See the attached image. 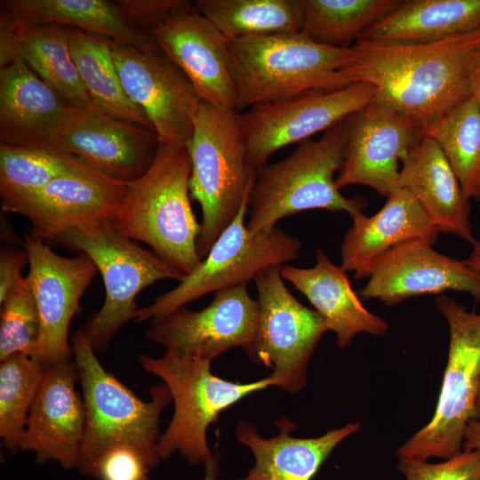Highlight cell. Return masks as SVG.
<instances>
[{
	"mask_svg": "<svg viewBox=\"0 0 480 480\" xmlns=\"http://www.w3.org/2000/svg\"><path fill=\"white\" fill-rule=\"evenodd\" d=\"M341 75L374 89L372 102L411 119L423 132L470 98V76L480 52V28L425 44L357 40Z\"/></svg>",
	"mask_w": 480,
	"mask_h": 480,
	"instance_id": "cell-1",
	"label": "cell"
},
{
	"mask_svg": "<svg viewBox=\"0 0 480 480\" xmlns=\"http://www.w3.org/2000/svg\"><path fill=\"white\" fill-rule=\"evenodd\" d=\"M190 173L187 148L160 144L149 169L127 184L113 223L124 236L148 244L184 275L202 261L197 251L201 224L190 203Z\"/></svg>",
	"mask_w": 480,
	"mask_h": 480,
	"instance_id": "cell-2",
	"label": "cell"
},
{
	"mask_svg": "<svg viewBox=\"0 0 480 480\" xmlns=\"http://www.w3.org/2000/svg\"><path fill=\"white\" fill-rule=\"evenodd\" d=\"M71 346L85 410L80 474L92 476L102 454L120 445L139 451L156 468L161 459L159 419L172 401L167 387L152 388L150 400L143 401L101 365L82 329L72 336Z\"/></svg>",
	"mask_w": 480,
	"mask_h": 480,
	"instance_id": "cell-3",
	"label": "cell"
},
{
	"mask_svg": "<svg viewBox=\"0 0 480 480\" xmlns=\"http://www.w3.org/2000/svg\"><path fill=\"white\" fill-rule=\"evenodd\" d=\"M348 117L318 140H308L285 158L256 172L246 228L252 235L274 228L282 219L309 210L363 212L367 201L346 197L335 185L345 153Z\"/></svg>",
	"mask_w": 480,
	"mask_h": 480,
	"instance_id": "cell-4",
	"label": "cell"
},
{
	"mask_svg": "<svg viewBox=\"0 0 480 480\" xmlns=\"http://www.w3.org/2000/svg\"><path fill=\"white\" fill-rule=\"evenodd\" d=\"M186 148L191 163L190 197L202 212L197 251L203 260L238 214L256 171L248 163L243 116L237 109L201 101Z\"/></svg>",
	"mask_w": 480,
	"mask_h": 480,
	"instance_id": "cell-5",
	"label": "cell"
},
{
	"mask_svg": "<svg viewBox=\"0 0 480 480\" xmlns=\"http://www.w3.org/2000/svg\"><path fill=\"white\" fill-rule=\"evenodd\" d=\"M229 55L239 112L309 91L348 85L341 71L351 49L321 45L300 32L232 41Z\"/></svg>",
	"mask_w": 480,
	"mask_h": 480,
	"instance_id": "cell-6",
	"label": "cell"
},
{
	"mask_svg": "<svg viewBox=\"0 0 480 480\" xmlns=\"http://www.w3.org/2000/svg\"><path fill=\"white\" fill-rule=\"evenodd\" d=\"M139 361L146 372L165 383L174 403L171 422L158 440L160 458L178 452L193 465L206 466L213 459L206 431L224 410L275 385L271 375L250 383L223 380L212 372V362L199 356L165 351L158 358L140 355Z\"/></svg>",
	"mask_w": 480,
	"mask_h": 480,
	"instance_id": "cell-7",
	"label": "cell"
},
{
	"mask_svg": "<svg viewBox=\"0 0 480 480\" xmlns=\"http://www.w3.org/2000/svg\"><path fill=\"white\" fill-rule=\"evenodd\" d=\"M86 254L101 274L105 300L81 328L95 351L106 348L120 328L135 320L138 294L159 280L180 281L185 275L153 251L120 233L113 223L75 228L59 239Z\"/></svg>",
	"mask_w": 480,
	"mask_h": 480,
	"instance_id": "cell-8",
	"label": "cell"
},
{
	"mask_svg": "<svg viewBox=\"0 0 480 480\" xmlns=\"http://www.w3.org/2000/svg\"><path fill=\"white\" fill-rule=\"evenodd\" d=\"M436 306L450 331L443 384L434 416L396 451L399 460L450 459L461 452L467 423L480 420L476 405L480 383V315L444 295L436 298Z\"/></svg>",
	"mask_w": 480,
	"mask_h": 480,
	"instance_id": "cell-9",
	"label": "cell"
},
{
	"mask_svg": "<svg viewBox=\"0 0 480 480\" xmlns=\"http://www.w3.org/2000/svg\"><path fill=\"white\" fill-rule=\"evenodd\" d=\"M250 195L230 225L220 235L200 264L169 292L139 308L135 321L158 322L192 300L210 292L247 284L263 269L284 266L298 258L301 243L284 229L252 235L245 216Z\"/></svg>",
	"mask_w": 480,
	"mask_h": 480,
	"instance_id": "cell-10",
	"label": "cell"
},
{
	"mask_svg": "<svg viewBox=\"0 0 480 480\" xmlns=\"http://www.w3.org/2000/svg\"><path fill=\"white\" fill-rule=\"evenodd\" d=\"M281 267L265 268L253 279L259 322L244 350L252 362L273 368L274 386L296 393L305 387L308 363L328 330L319 313L302 305L288 290Z\"/></svg>",
	"mask_w": 480,
	"mask_h": 480,
	"instance_id": "cell-11",
	"label": "cell"
},
{
	"mask_svg": "<svg viewBox=\"0 0 480 480\" xmlns=\"http://www.w3.org/2000/svg\"><path fill=\"white\" fill-rule=\"evenodd\" d=\"M374 89L356 82L345 87L315 90L242 114L247 159L256 171L278 149L301 143L357 112L373 100Z\"/></svg>",
	"mask_w": 480,
	"mask_h": 480,
	"instance_id": "cell-12",
	"label": "cell"
},
{
	"mask_svg": "<svg viewBox=\"0 0 480 480\" xmlns=\"http://www.w3.org/2000/svg\"><path fill=\"white\" fill-rule=\"evenodd\" d=\"M108 43L127 96L150 121L160 144L186 148L202 101L189 79L161 50Z\"/></svg>",
	"mask_w": 480,
	"mask_h": 480,
	"instance_id": "cell-13",
	"label": "cell"
},
{
	"mask_svg": "<svg viewBox=\"0 0 480 480\" xmlns=\"http://www.w3.org/2000/svg\"><path fill=\"white\" fill-rule=\"evenodd\" d=\"M127 184L97 170L58 178L22 197L2 203L4 212L25 217L29 235L44 242L59 240L72 229L114 223Z\"/></svg>",
	"mask_w": 480,
	"mask_h": 480,
	"instance_id": "cell-14",
	"label": "cell"
},
{
	"mask_svg": "<svg viewBox=\"0 0 480 480\" xmlns=\"http://www.w3.org/2000/svg\"><path fill=\"white\" fill-rule=\"evenodd\" d=\"M28 256L26 276L33 290L41 320V333L35 358L48 365L72 358L69 325L78 312L80 300L99 272L86 254L64 257L45 242L24 234Z\"/></svg>",
	"mask_w": 480,
	"mask_h": 480,
	"instance_id": "cell-15",
	"label": "cell"
},
{
	"mask_svg": "<svg viewBox=\"0 0 480 480\" xmlns=\"http://www.w3.org/2000/svg\"><path fill=\"white\" fill-rule=\"evenodd\" d=\"M259 322V304L247 284L215 292L201 310L185 307L151 324L147 340L179 356H194L212 362L235 348L245 349L254 338Z\"/></svg>",
	"mask_w": 480,
	"mask_h": 480,
	"instance_id": "cell-16",
	"label": "cell"
},
{
	"mask_svg": "<svg viewBox=\"0 0 480 480\" xmlns=\"http://www.w3.org/2000/svg\"><path fill=\"white\" fill-rule=\"evenodd\" d=\"M432 245L426 239L403 243L356 272V279H368L358 296L393 306L416 296L455 291L470 294L479 303L480 273Z\"/></svg>",
	"mask_w": 480,
	"mask_h": 480,
	"instance_id": "cell-17",
	"label": "cell"
},
{
	"mask_svg": "<svg viewBox=\"0 0 480 480\" xmlns=\"http://www.w3.org/2000/svg\"><path fill=\"white\" fill-rule=\"evenodd\" d=\"M344 158L336 176L339 190L364 185L387 197L399 188L402 162L423 137L405 116L371 102L349 116Z\"/></svg>",
	"mask_w": 480,
	"mask_h": 480,
	"instance_id": "cell-18",
	"label": "cell"
},
{
	"mask_svg": "<svg viewBox=\"0 0 480 480\" xmlns=\"http://www.w3.org/2000/svg\"><path fill=\"white\" fill-rule=\"evenodd\" d=\"M151 36L187 76L202 101L237 109L229 43L194 3L187 1L173 11L152 29Z\"/></svg>",
	"mask_w": 480,
	"mask_h": 480,
	"instance_id": "cell-19",
	"label": "cell"
},
{
	"mask_svg": "<svg viewBox=\"0 0 480 480\" xmlns=\"http://www.w3.org/2000/svg\"><path fill=\"white\" fill-rule=\"evenodd\" d=\"M160 142L155 131L100 111L73 108L58 146L99 172L124 183L141 177L153 164Z\"/></svg>",
	"mask_w": 480,
	"mask_h": 480,
	"instance_id": "cell-20",
	"label": "cell"
},
{
	"mask_svg": "<svg viewBox=\"0 0 480 480\" xmlns=\"http://www.w3.org/2000/svg\"><path fill=\"white\" fill-rule=\"evenodd\" d=\"M77 380L72 358L44 365L20 444V450L35 453L39 464L53 460L67 470L77 468L85 426Z\"/></svg>",
	"mask_w": 480,
	"mask_h": 480,
	"instance_id": "cell-21",
	"label": "cell"
},
{
	"mask_svg": "<svg viewBox=\"0 0 480 480\" xmlns=\"http://www.w3.org/2000/svg\"><path fill=\"white\" fill-rule=\"evenodd\" d=\"M72 108L20 59L0 66V143L60 149L58 135Z\"/></svg>",
	"mask_w": 480,
	"mask_h": 480,
	"instance_id": "cell-22",
	"label": "cell"
},
{
	"mask_svg": "<svg viewBox=\"0 0 480 480\" xmlns=\"http://www.w3.org/2000/svg\"><path fill=\"white\" fill-rule=\"evenodd\" d=\"M0 27L54 24L135 47L158 51L151 35L134 26L122 0H4Z\"/></svg>",
	"mask_w": 480,
	"mask_h": 480,
	"instance_id": "cell-23",
	"label": "cell"
},
{
	"mask_svg": "<svg viewBox=\"0 0 480 480\" xmlns=\"http://www.w3.org/2000/svg\"><path fill=\"white\" fill-rule=\"evenodd\" d=\"M316 265L309 268L284 265L280 268L281 276L314 306L327 330L336 333L338 347H348L361 332L385 335L388 324L364 307L347 272L332 263L322 249H316Z\"/></svg>",
	"mask_w": 480,
	"mask_h": 480,
	"instance_id": "cell-24",
	"label": "cell"
},
{
	"mask_svg": "<svg viewBox=\"0 0 480 480\" xmlns=\"http://www.w3.org/2000/svg\"><path fill=\"white\" fill-rule=\"evenodd\" d=\"M352 225L340 244V267L355 273L403 243L426 239L436 243L438 228L418 200L399 188L386 197L373 215L363 212L351 215Z\"/></svg>",
	"mask_w": 480,
	"mask_h": 480,
	"instance_id": "cell-25",
	"label": "cell"
},
{
	"mask_svg": "<svg viewBox=\"0 0 480 480\" xmlns=\"http://www.w3.org/2000/svg\"><path fill=\"white\" fill-rule=\"evenodd\" d=\"M399 188L421 204L438 231L471 244L476 240L470 221L471 204L438 144L424 134L402 162Z\"/></svg>",
	"mask_w": 480,
	"mask_h": 480,
	"instance_id": "cell-26",
	"label": "cell"
},
{
	"mask_svg": "<svg viewBox=\"0 0 480 480\" xmlns=\"http://www.w3.org/2000/svg\"><path fill=\"white\" fill-rule=\"evenodd\" d=\"M276 425L279 434L271 438L259 435L254 425L241 420L236 440L253 453L255 465L238 480H311L332 451L346 437L358 431L359 423H348L318 437L291 436L296 425L282 417Z\"/></svg>",
	"mask_w": 480,
	"mask_h": 480,
	"instance_id": "cell-27",
	"label": "cell"
},
{
	"mask_svg": "<svg viewBox=\"0 0 480 480\" xmlns=\"http://www.w3.org/2000/svg\"><path fill=\"white\" fill-rule=\"evenodd\" d=\"M69 34V28L54 24L0 27V66L19 58L70 106L99 111L87 94L72 58Z\"/></svg>",
	"mask_w": 480,
	"mask_h": 480,
	"instance_id": "cell-28",
	"label": "cell"
},
{
	"mask_svg": "<svg viewBox=\"0 0 480 480\" xmlns=\"http://www.w3.org/2000/svg\"><path fill=\"white\" fill-rule=\"evenodd\" d=\"M480 28V0H401L357 40L425 44ZM356 40V41H357Z\"/></svg>",
	"mask_w": 480,
	"mask_h": 480,
	"instance_id": "cell-29",
	"label": "cell"
},
{
	"mask_svg": "<svg viewBox=\"0 0 480 480\" xmlns=\"http://www.w3.org/2000/svg\"><path fill=\"white\" fill-rule=\"evenodd\" d=\"M69 28L72 58L83 85L99 111L154 131L150 121L129 99L121 84L108 39Z\"/></svg>",
	"mask_w": 480,
	"mask_h": 480,
	"instance_id": "cell-30",
	"label": "cell"
},
{
	"mask_svg": "<svg viewBox=\"0 0 480 480\" xmlns=\"http://www.w3.org/2000/svg\"><path fill=\"white\" fill-rule=\"evenodd\" d=\"M196 9L229 42L259 36L299 33L300 0H196Z\"/></svg>",
	"mask_w": 480,
	"mask_h": 480,
	"instance_id": "cell-31",
	"label": "cell"
},
{
	"mask_svg": "<svg viewBox=\"0 0 480 480\" xmlns=\"http://www.w3.org/2000/svg\"><path fill=\"white\" fill-rule=\"evenodd\" d=\"M400 3L401 0H300V33L321 45L348 49L364 30Z\"/></svg>",
	"mask_w": 480,
	"mask_h": 480,
	"instance_id": "cell-32",
	"label": "cell"
},
{
	"mask_svg": "<svg viewBox=\"0 0 480 480\" xmlns=\"http://www.w3.org/2000/svg\"><path fill=\"white\" fill-rule=\"evenodd\" d=\"M424 134L440 147L464 196L480 202V108L468 98L429 124Z\"/></svg>",
	"mask_w": 480,
	"mask_h": 480,
	"instance_id": "cell-33",
	"label": "cell"
},
{
	"mask_svg": "<svg viewBox=\"0 0 480 480\" xmlns=\"http://www.w3.org/2000/svg\"><path fill=\"white\" fill-rule=\"evenodd\" d=\"M96 170L61 149L0 143V196L2 203L33 193L68 174ZM98 171V170H97Z\"/></svg>",
	"mask_w": 480,
	"mask_h": 480,
	"instance_id": "cell-34",
	"label": "cell"
},
{
	"mask_svg": "<svg viewBox=\"0 0 480 480\" xmlns=\"http://www.w3.org/2000/svg\"><path fill=\"white\" fill-rule=\"evenodd\" d=\"M44 365L18 353L0 364V436L11 453L20 450L28 418L39 389Z\"/></svg>",
	"mask_w": 480,
	"mask_h": 480,
	"instance_id": "cell-35",
	"label": "cell"
},
{
	"mask_svg": "<svg viewBox=\"0 0 480 480\" xmlns=\"http://www.w3.org/2000/svg\"><path fill=\"white\" fill-rule=\"evenodd\" d=\"M0 305V361L18 353L35 357L40 340L41 320L27 276Z\"/></svg>",
	"mask_w": 480,
	"mask_h": 480,
	"instance_id": "cell-36",
	"label": "cell"
},
{
	"mask_svg": "<svg viewBox=\"0 0 480 480\" xmlns=\"http://www.w3.org/2000/svg\"><path fill=\"white\" fill-rule=\"evenodd\" d=\"M397 468L407 480H480V452L464 450L444 462L399 460Z\"/></svg>",
	"mask_w": 480,
	"mask_h": 480,
	"instance_id": "cell-37",
	"label": "cell"
},
{
	"mask_svg": "<svg viewBox=\"0 0 480 480\" xmlns=\"http://www.w3.org/2000/svg\"><path fill=\"white\" fill-rule=\"evenodd\" d=\"M155 467L139 451L120 445L109 449L99 459L92 477L100 480H143Z\"/></svg>",
	"mask_w": 480,
	"mask_h": 480,
	"instance_id": "cell-38",
	"label": "cell"
},
{
	"mask_svg": "<svg viewBox=\"0 0 480 480\" xmlns=\"http://www.w3.org/2000/svg\"><path fill=\"white\" fill-rule=\"evenodd\" d=\"M28 261L25 250L2 246L0 251V304L24 277L22 268Z\"/></svg>",
	"mask_w": 480,
	"mask_h": 480,
	"instance_id": "cell-39",
	"label": "cell"
},
{
	"mask_svg": "<svg viewBox=\"0 0 480 480\" xmlns=\"http://www.w3.org/2000/svg\"><path fill=\"white\" fill-rule=\"evenodd\" d=\"M464 450H475L480 452V420H470L464 429L463 444Z\"/></svg>",
	"mask_w": 480,
	"mask_h": 480,
	"instance_id": "cell-40",
	"label": "cell"
},
{
	"mask_svg": "<svg viewBox=\"0 0 480 480\" xmlns=\"http://www.w3.org/2000/svg\"><path fill=\"white\" fill-rule=\"evenodd\" d=\"M470 96L480 108V52L475 60L470 76Z\"/></svg>",
	"mask_w": 480,
	"mask_h": 480,
	"instance_id": "cell-41",
	"label": "cell"
},
{
	"mask_svg": "<svg viewBox=\"0 0 480 480\" xmlns=\"http://www.w3.org/2000/svg\"><path fill=\"white\" fill-rule=\"evenodd\" d=\"M472 246V251L464 262L480 273V241L476 240Z\"/></svg>",
	"mask_w": 480,
	"mask_h": 480,
	"instance_id": "cell-42",
	"label": "cell"
},
{
	"mask_svg": "<svg viewBox=\"0 0 480 480\" xmlns=\"http://www.w3.org/2000/svg\"><path fill=\"white\" fill-rule=\"evenodd\" d=\"M220 455L214 454L213 459L205 466V476L204 480H216L219 475ZM143 480H149L147 476Z\"/></svg>",
	"mask_w": 480,
	"mask_h": 480,
	"instance_id": "cell-43",
	"label": "cell"
},
{
	"mask_svg": "<svg viewBox=\"0 0 480 480\" xmlns=\"http://www.w3.org/2000/svg\"><path fill=\"white\" fill-rule=\"evenodd\" d=\"M476 409L478 412L480 413V383H479L477 393H476Z\"/></svg>",
	"mask_w": 480,
	"mask_h": 480,
	"instance_id": "cell-44",
	"label": "cell"
}]
</instances>
